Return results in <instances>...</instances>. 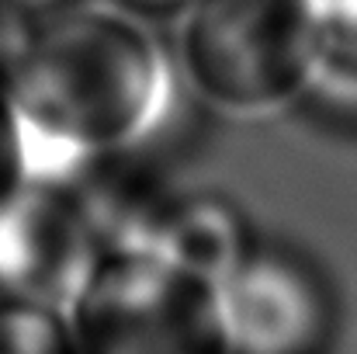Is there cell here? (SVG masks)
Returning <instances> with one entry per match:
<instances>
[{
  "label": "cell",
  "mask_w": 357,
  "mask_h": 354,
  "mask_svg": "<svg viewBox=\"0 0 357 354\" xmlns=\"http://www.w3.org/2000/svg\"><path fill=\"white\" fill-rule=\"evenodd\" d=\"M0 87L21 118L31 177L49 181L142 153L177 108L167 45L115 0H66L0 35Z\"/></svg>",
  "instance_id": "1"
},
{
  "label": "cell",
  "mask_w": 357,
  "mask_h": 354,
  "mask_svg": "<svg viewBox=\"0 0 357 354\" xmlns=\"http://www.w3.org/2000/svg\"><path fill=\"white\" fill-rule=\"evenodd\" d=\"M181 66L219 112L271 115L312 87L309 0H188Z\"/></svg>",
  "instance_id": "2"
},
{
  "label": "cell",
  "mask_w": 357,
  "mask_h": 354,
  "mask_svg": "<svg viewBox=\"0 0 357 354\" xmlns=\"http://www.w3.org/2000/svg\"><path fill=\"white\" fill-rule=\"evenodd\" d=\"M66 316L80 354H229L215 285L142 250H108Z\"/></svg>",
  "instance_id": "3"
},
{
  "label": "cell",
  "mask_w": 357,
  "mask_h": 354,
  "mask_svg": "<svg viewBox=\"0 0 357 354\" xmlns=\"http://www.w3.org/2000/svg\"><path fill=\"white\" fill-rule=\"evenodd\" d=\"M229 354H333L337 295L302 250L253 239L215 285Z\"/></svg>",
  "instance_id": "4"
},
{
  "label": "cell",
  "mask_w": 357,
  "mask_h": 354,
  "mask_svg": "<svg viewBox=\"0 0 357 354\" xmlns=\"http://www.w3.org/2000/svg\"><path fill=\"white\" fill-rule=\"evenodd\" d=\"M105 257V239L73 177H31L0 205V292L70 306Z\"/></svg>",
  "instance_id": "5"
},
{
  "label": "cell",
  "mask_w": 357,
  "mask_h": 354,
  "mask_svg": "<svg viewBox=\"0 0 357 354\" xmlns=\"http://www.w3.org/2000/svg\"><path fill=\"white\" fill-rule=\"evenodd\" d=\"M257 236L246 212L215 188H167L142 236V253L219 285Z\"/></svg>",
  "instance_id": "6"
},
{
  "label": "cell",
  "mask_w": 357,
  "mask_h": 354,
  "mask_svg": "<svg viewBox=\"0 0 357 354\" xmlns=\"http://www.w3.org/2000/svg\"><path fill=\"white\" fill-rule=\"evenodd\" d=\"M316 35L312 87L357 101V0H309Z\"/></svg>",
  "instance_id": "7"
},
{
  "label": "cell",
  "mask_w": 357,
  "mask_h": 354,
  "mask_svg": "<svg viewBox=\"0 0 357 354\" xmlns=\"http://www.w3.org/2000/svg\"><path fill=\"white\" fill-rule=\"evenodd\" d=\"M0 354H80L63 306L0 292Z\"/></svg>",
  "instance_id": "8"
},
{
  "label": "cell",
  "mask_w": 357,
  "mask_h": 354,
  "mask_svg": "<svg viewBox=\"0 0 357 354\" xmlns=\"http://www.w3.org/2000/svg\"><path fill=\"white\" fill-rule=\"evenodd\" d=\"M28 181H31V163H28L24 128L7 91L0 87V205L10 202Z\"/></svg>",
  "instance_id": "9"
},
{
  "label": "cell",
  "mask_w": 357,
  "mask_h": 354,
  "mask_svg": "<svg viewBox=\"0 0 357 354\" xmlns=\"http://www.w3.org/2000/svg\"><path fill=\"white\" fill-rule=\"evenodd\" d=\"M59 3H66V0H0V35H7L17 24L42 17L45 10H52Z\"/></svg>",
  "instance_id": "10"
},
{
  "label": "cell",
  "mask_w": 357,
  "mask_h": 354,
  "mask_svg": "<svg viewBox=\"0 0 357 354\" xmlns=\"http://www.w3.org/2000/svg\"><path fill=\"white\" fill-rule=\"evenodd\" d=\"M115 3H125V7L146 14V10H174V7H184L188 0H115Z\"/></svg>",
  "instance_id": "11"
}]
</instances>
